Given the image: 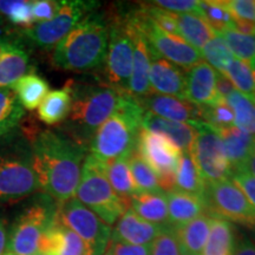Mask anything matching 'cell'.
I'll use <instances>...</instances> for the list:
<instances>
[{
  "label": "cell",
  "mask_w": 255,
  "mask_h": 255,
  "mask_svg": "<svg viewBox=\"0 0 255 255\" xmlns=\"http://www.w3.org/2000/svg\"><path fill=\"white\" fill-rule=\"evenodd\" d=\"M110 36L103 66L101 84L121 92H128L132 70L135 38L128 13L108 14Z\"/></svg>",
  "instance_id": "cell-8"
},
{
  "label": "cell",
  "mask_w": 255,
  "mask_h": 255,
  "mask_svg": "<svg viewBox=\"0 0 255 255\" xmlns=\"http://www.w3.org/2000/svg\"><path fill=\"white\" fill-rule=\"evenodd\" d=\"M175 189L203 197L205 181L201 177L191 151L181 152L178 157Z\"/></svg>",
  "instance_id": "cell-31"
},
{
  "label": "cell",
  "mask_w": 255,
  "mask_h": 255,
  "mask_svg": "<svg viewBox=\"0 0 255 255\" xmlns=\"http://www.w3.org/2000/svg\"><path fill=\"white\" fill-rule=\"evenodd\" d=\"M98 2L71 0L62 1L55 17L20 30V33L38 47H55L79 21L97 8Z\"/></svg>",
  "instance_id": "cell-11"
},
{
  "label": "cell",
  "mask_w": 255,
  "mask_h": 255,
  "mask_svg": "<svg viewBox=\"0 0 255 255\" xmlns=\"http://www.w3.org/2000/svg\"><path fill=\"white\" fill-rule=\"evenodd\" d=\"M143 115L144 109L136 98L127 94L122 108L111 115L95 132L88 154L104 164L115 159L129 158L136 150Z\"/></svg>",
  "instance_id": "cell-5"
},
{
  "label": "cell",
  "mask_w": 255,
  "mask_h": 255,
  "mask_svg": "<svg viewBox=\"0 0 255 255\" xmlns=\"http://www.w3.org/2000/svg\"><path fill=\"white\" fill-rule=\"evenodd\" d=\"M58 219L81 239L84 255H104L111 239V227L76 197L60 203Z\"/></svg>",
  "instance_id": "cell-9"
},
{
  "label": "cell",
  "mask_w": 255,
  "mask_h": 255,
  "mask_svg": "<svg viewBox=\"0 0 255 255\" xmlns=\"http://www.w3.org/2000/svg\"><path fill=\"white\" fill-rule=\"evenodd\" d=\"M216 77L218 71L205 60L188 70L186 100L200 107L215 103L219 100L216 95Z\"/></svg>",
  "instance_id": "cell-19"
},
{
  "label": "cell",
  "mask_w": 255,
  "mask_h": 255,
  "mask_svg": "<svg viewBox=\"0 0 255 255\" xmlns=\"http://www.w3.org/2000/svg\"><path fill=\"white\" fill-rule=\"evenodd\" d=\"M234 90V85L229 81L227 76L218 72V77H216V95H218V97L221 100H226Z\"/></svg>",
  "instance_id": "cell-48"
},
{
  "label": "cell",
  "mask_w": 255,
  "mask_h": 255,
  "mask_svg": "<svg viewBox=\"0 0 255 255\" xmlns=\"http://www.w3.org/2000/svg\"><path fill=\"white\" fill-rule=\"evenodd\" d=\"M0 20H1V17H0Z\"/></svg>",
  "instance_id": "cell-59"
},
{
  "label": "cell",
  "mask_w": 255,
  "mask_h": 255,
  "mask_svg": "<svg viewBox=\"0 0 255 255\" xmlns=\"http://www.w3.org/2000/svg\"><path fill=\"white\" fill-rule=\"evenodd\" d=\"M7 231L8 223L6 220V216L0 208V255H4L6 252V246H7Z\"/></svg>",
  "instance_id": "cell-50"
},
{
  "label": "cell",
  "mask_w": 255,
  "mask_h": 255,
  "mask_svg": "<svg viewBox=\"0 0 255 255\" xmlns=\"http://www.w3.org/2000/svg\"><path fill=\"white\" fill-rule=\"evenodd\" d=\"M75 197L110 227L129 208V202L121 199L111 187L105 175V164L90 154L83 163Z\"/></svg>",
  "instance_id": "cell-7"
},
{
  "label": "cell",
  "mask_w": 255,
  "mask_h": 255,
  "mask_svg": "<svg viewBox=\"0 0 255 255\" xmlns=\"http://www.w3.org/2000/svg\"><path fill=\"white\" fill-rule=\"evenodd\" d=\"M58 203L46 194H34L8 225L6 254L36 255L41 237L58 214Z\"/></svg>",
  "instance_id": "cell-6"
},
{
  "label": "cell",
  "mask_w": 255,
  "mask_h": 255,
  "mask_svg": "<svg viewBox=\"0 0 255 255\" xmlns=\"http://www.w3.org/2000/svg\"><path fill=\"white\" fill-rule=\"evenodd\" d=\"M110 36L108 14L91 12L53 47L51 63L57 69L88 72L101 69Z\"/></svg>",
  "instance_id": "cell-2"
},
{
  "label": "cell",
  "mask_w": 255,
  "mask_h": 255,
  "mask_svg": "<svg viewBox=\"0 0 255 255\" xmlns=\"http://www.w3.org/2000/svg\"><path fill=\"white\" fill-rule=\"evenodd\" d=\"M181 37L201 52L202 47L215 36L216 32L205 18L193 13L175 14Z\"/></svg>",
  "instance_id": "cell-30"
},
{
  "label": "cell",
  "mask_w": 255,
  "mask_h": 255,
  "mask_svg": "<svg viewBox=\"0 0 255 255\" xmlns=\"http://www.w3.org/2000/svg\"><path fill=\"white\" fill-rule=\"evenodd\" d=\"M136 100L145 111L161 119L182 123L202 122V107L187 100L152 92Z\"/></svg>",
  "instance_id": "cell-16"
},
{
  "label": "cell",
  "mask_w": 255,
  "mask_h": 255,
  "mask_svg": "<svg viewBox=\"0 0 255 255\" xmlns=\"http://www.w3.org/2000/svg\"><path fill=\"white\" fill-rule=\"evenodd\" d=\"M129 208L145 221L162 227H170L164 191H137L130 197Z\"/></svg>",
  "instance_id": "cell-24"
},
{
  "label": "cell",
  "mask_w": 255,
  "mask_h": 255,
  "mask_svg": "<svg viewBox=\"0 0 255 255\" xmlns=\"http://www.w3.org/2000/svg\"><path fill=\"white\" fill-rule=\"evenodd\" d=\"M203 200L212 218L234 222L255 231V208L231 178L206 183Z\"/></svg>",
  "instance_id": "cell-10"
},
{
  "label": "cell",
  "mask_w": 255,
  "mask_h": 255,
  "mask_svg": "<svg viewBox=\"0 0 255 255\" xmlns=\"http://www.w3.org/2000/svg\"><path fill=\"white\" fill-rule=\"evenodd\" d=\"M38 253L43 255H84V245L76 233L59 221L55 222L44 233Z\"/></svg>",
  "instance_id": "cell-20"
},
{
  "label": "cell",
  "mask_w": 255,
  "mask_h": 255,
  "mask_svg": "<svg viewBox=\"0 0 255 255\" xmlns=\"http://www.w3.org/2000/svg\"><path fill=\"white\" fill-rule=\"evenodd\" d=\"M9 89L17 96L21 107L28 111L38 109L41 102L50 92L49 83L33 72L25 75Z\"/></svg>",
  "instance_id": "cell-28"
},
{
  "label": "cell",
  "mask_w": 255,
  "mask_h": 255,
  "mask_svg": "<svg viewBox=\"0 0 255 255\" xmlns=\"http://www.w3.org/2000/svg\"><path fill=\"white\" fill-rule=\"evenodd\" d=\"M202 122L214 130L223 129L234 124V113L227 101L219 98L215 103L202 107Z\"/></svg>",
  "instance_id": "cell-41"
},
{
  "label": "cell",
  "mask_w": 255,
  "mask_h": 255,
  "mask_svg": "<svg viewBox=\"0 0 255 255\" xmlns=\"http://www.w3.org/2000/svg\"><path fill=\"white\" fill-rule=\"evenodd\" d=\"M219 34L226 41L233 56H237L238 59L251 62L255 57V37L242 34L233 28H227Z\"/></svg>",
  "instance_id": "cell-40"
},
{
  "label": "cell",
  "mask_w": 255,
  "mask_h": 255,
  "mask_svg": "<svg viewBox=\"0 0 255 255\" xmlns=\"http://www.w3.org/2000/svg\"><path fill=\"white\" fill-rule=\"evenodd\" d=\"M108 247L111 255H149L150 253V246H136L111 240Z\"/></svg>",
  "instance_id": "cell-47"
},
{
  "label": "cell",
  "mask_w": 255,
  "mask_h": 255,
  "mask_svg": "<svg viewBox=\"0 0 255 255\" xmlns=\"http://www.w3.org/2000/svg\"><path fill=\"white\" fill-rule=\"evenodd\" d=\"M201 14L216 33L233 28L234 19L226 7L223 0H206L199 2Z\"/></svg>",
  "instance_id": "cell-38"
},
{
  "label": "cell",
  "mask_w": 255,
  "mask_h": 255,
  "mask_svg": "<svg viewBox=\"0 0 255 255\" xmlns=\"http://www.w3.org/2000/svg\"><path fill=\"white\" fill-rule=\"evenodd\" d=\"M25 111L11 89H0V137L9 135L19 129Z\"/></svg>",
  "instance_id": "cell-32"
},
{
  "label": "cell",
  "mask_w": 255,
  "mask_h": 255,
  "mask_svg": "<svg viewBox=\"0 0 255 255\" xmlns=\"http://www.w3.org/2000/svg\"><path fill=\"white\" fill-rule=\"evenodd\" d=\"M201 55H202L203 59H207V62H209V65L213 69L218 70L220 73H225L228 66L235 59L226 41L219 33H216L202 47Z\"/></svg>",
  "instance_id": "cell-37"
},
{
  "label": "cell",
  "mask_w": 255,
  "mask_h": 255,
  "mask_svg": "<svg viewBox=\"0 0 255 255\" xmlns=\"http://www.w3.org/2000/svg\"><path fill=\"white\" fill-rule=\"evenodd\" d=\"M71 90V110L58 130L78 144L89 149L97 129L111 115L117 113L128 92H121L103 84H88L69 81Z\"/></svg>",
  "instance_id": "cell-3"
},
{
  "label": "cell",
  "mask_w": 255,
  "mask_h": 255,
  "mask_svg": "<svg viewBox=\"0 0 255 255\" xmlns=\"http://www.w3.org/2000/svg\"><path fill=\"white\" fill-rule=\"evenodd\" d=\"M149 255H181L174 228L164 227L150 245Z\"/></svg>",
  "instance_id": "cell-42"
},
{
  "label": "cell",
  "mask_w": 255,
  "mask_h": 255,
  "mask_svg": "<svg viewBox=\"0 0 255 255\" xmlns=\"http://www.w3.org/2000/svg\"><path fill=\"white\" fill-rule=\"evenodd\" d=\"M234 255H255V244L250 238H241L237 242Z\"/></svg>",
  "instance_id": "cell-49"
},
{
  "label": "cell",
  "mask_w": 255,
  "mask_h": 255,
  "mask_svg": "<svg viewBox=\"0 0 255 255\" xmlns=\"http://www.w3.org/2000/svg\"><path fill=\"white\" fill-rule=\"evenodd\" d=\"M212 219V216L203 214L194 219L193 221L181 226V227L174 228L178 245H180L181 254H202V251L209 237Z\"/></svg>",
  "instance_id": "cell-26"
},
{
  "label": "cell",
  "mask_w": 255,
  "mask_h": 255,
  "mask_svg": "<svg viewBox=\"0 0 255 255\" xmlns=\"http://www.w3.org/2000/svg\"><path fill=\"white\" fill-rule=\"evenodd\" d=\"M215 131L221 139L223 150L232 165L233 171L244 169L254 146V137L235 126L223 128Z\"/></svg>",
  "instance_id": "cell-23"
},
{
  "label": "cell",
  "mask_w": 255,
  "mask_h": 255,
  "mask_svg": "<svg viewBox=\"0 0 255 255\" xmlns=\"http://www.w3.org/2000/svg\"><path fill=\"white\" fill-rule=\"evenodd\" d=\"M32 163L41 193L63 203L75 197L88 149L60 130L31 135Z\"/></svg>",
  "instance_id": "cell-1"
},
{
  "label": "cell",
  "mask_w": 255,
  "mask_h": 255,
  "mask_svg": "<svg viewBox=\"0 0 255 255\" xmlns=\"http://www.w3.org/2000/svg\"><path fill=\"white\" fill-rule=\"evenodd\" d=\"M168 203V219L171 228H177L194 219L206 214L203 197L177 189L165 191Z\"/></svg>",
  "instance_id": "cell-22"
},
{
  "label": "cell",
  "mask_w": 255,
  "mask_h": 255,
  "mask_svg": "<svg viewBox=\"0 0 255 255\" xmlns=\"http://www.w3.org/2000/svg\"><path fill=\"white\" fill-rule=\"evenodd\" d=\"M235 228L226 220L213 218L208 240L201 255H234Z\"/></svg>",
  "instance_id": "cell-29"
},
{
  "label": "cell",
  "mask_w": 255,
  "mask_h": 255,
  "mask_svg": "<svg viewBox=\"0 0 255 255\" xmlns=\"http://www.w3.org/2000/svg\"><path fill=\"white\" fill-rule=\"evenodd\" d=\"M136 151L154 170L159 188L164 193L175 189L177 161L181 151L170 139L142 128L137 138Z\"/></svg>",
  "instance_id": "cell-12"
},
{
  "label": "cell",
  "mask_w": 255,
  "mask_h": 255,
  "mask_svg": "<svg viewBox=\"0 0 255 255\" xmlns=\"http://www.w3.org/2000/svg\"><path fill=\"white\" fill-rule=\"evenodd\" d=\"M181 255H187V254H181Z\"/></svg>",
  "instance_id": "cell-58"
},
{
  "label": "cell",
  "mask_w": 255,
  "mask_h": 255,
  "mask_svg": "<svg viewBox=\"0 0 255 255\" xmlns=\"http://www.w3.org/2000/svg\"><path fill=\"white\" fill-rule=\"evenodd\" d=\"M4 255H9V254H6V253H5V254H4Z\"/></svg>",
  "instance_id": "cell-57"
},
{
  "label": "cell",
  "mask_w": 255,
  "mask_h": 255,
  "mask_svg": "<svg viewBox=\"0 0 255 255\" xmlns=\"http://www.w3.org/2000/svg\"><path fill=\"white\" fill-rule=\"evenodd\" d=\"M104 255H111V253H110V250H109V247L107 248V251H105V253H104Z\"/></svg>",
  "instance_id": "cell-55"
},
{
  "label": "cell",
  "mask_w": 255,
  "mask_h": 255,
  "mask_svg": "<svg viewBox=\"0 0 255 255\" xmlns=\"http://www.w3.org/2000/svg\"><path fill=\"white\" fill-rule=\"evenodd\" d=\"M36 255H43V254H40V253H37Z\"/></svg>",
  "instance_id": "cell-56"
},
{
  "label": "cell",
  "mask_w": 255,
  "mask_h": 255,
  "mask_svg": "<svg viewBox=\"0 0 255 255\" xmlns=\"http://www.w3.org/2000/svg\"><path fill=\"white\" fill-rule=\"evenodd\" d=\"M71 90L69 83L62 89L50 91L38 108V117L46 126H58L66 121L71 110Z\"/></svg>",
  "instance_id": "cell-27"
},
{
  "label": "cell",
  "mask_w": 255,
  "mask_h": 255,
  "mask_svg": "<svg viewBox=\"0 0 255 255\" xmlns=\"http://www.w3.org/2000/svg\"><path fill=\"white\" fill-rule=\"evenodd\" d=\"M241 170H246L250 174L253 175V176H255V143H254L253 149H252L250 157L247 159L246 164H245L244 169H241Z\"/></svg>",
  "instance_id": "cell-52"
},
{
  "label": "cell",
  "mask_w": 255,
  "mask_h": 255,
  "mask_svg": "<svg viewBox=\"0 0 255 255\" xmlns=\"http://www.w3.org/2000/svg\"><path fill=\"white\" fill-rule=\"evenodd\" d=\"M233 19L255 23V0H223Z\"/></svg>",
  "instance_id": "cell-44"
},
{
  "label": "cell",
  "mask_w": 255,
  "mask_h": 255,
  "mask_svg": "<svg viewBox=\"0 0 255 255\" xmlns=\"http://www.w3.org/2000/svg\"><path fill=\"white\" fill-rule=\"evenodd\" d=\"M60 5H62V1H55V0L32 1V14H33L34 24L51 20L58 12Z\"/></svg>",
  "instance_id": "cell-45"
},
{
  "label": "cell",
  "mask_w": 255,
  "mask_h": 255,
  "mask_svg": "<svg viewBox=\"0 0 255 255\" xmlns=\"http://www.w3.org/2000/svg\"><path fill=\"white\" fill-rule=\"evenodd\" d=\"M5 40L6 39H2V38L0 37V59L2 58V56H4V52H5Z\"/></svg>",
  "instance_id": "cell-53"
},
{
  "label": "cell",
  "mask_w": 255,
  "mask_h": 255,
  "mask_svg": "<svg viewBox=\"0 0 255 255\" xmlns=\"http://www.w3.org/2000/svg\"><path fill=\"white\" fill-rule=\"evenodd\" d=\"M130 23L133 27V38H135V50H133L132 70L130 76L128 94L133 98H142L151 94L149 72H150V52L142 31L141 14L138 11L128 13Z\"/></svg>",
  "instance_id": "cell-15"
},
{
  "label": "cell",
  "mask_w": 255,
  "mask_h": 255,
  "mask_svg": "<svg viewBox=\"0 0 255 255\" xmlns=\"http://www.w3.org/2000/svg\"><path fill=\"white\" fill-rule=\"evenodd\" d=\"M142 128L167 137L181 152L191 151L196 138V129L193 124L161 119L145 110L142 119Z\"/></svg>",
  "instance_id": "cell-21"
},
{
  "label": "cell",
  "mask_w": 255,
  "mask_h": 255,
  "mask_svg": "<svg viewBox=\"0 0 255 255\" xmlns=\"http://www.w3.org/2000/svg\"><path fill=\"white\" fill-rule=\"evenodd\" d=\"M231 180L240 188L251 205L255 208V176L246 170L233 171Z\"/></svg>",
  "instance_id": "cell-46"
},
{
  "label": "cell",
  "mask_w": 255,
  "mask_h": 255,
  "mask_svg": "<svg viewBox=\"0 0 255 255\" xmlns=\"http://www.w3.org/2000/svg\"><path fill=\"white\" fill-rule=\"evenodd\" d=\"M163 228L162 226L145 221L128 208L117 220L114 231H111L110 240L136 246H150Z\"/></svg>",
  "instance_id": "cell-18"
},
{
  "label": "cell",
  "mask_w": 255,
  "mask_h": 255,
  "mask_svg": "<svg viewBox=\"0 0 255 255\" xmlns=\"http://www.w3.org/2000/svg\"><path fill=\"white\" fill-rule=\"evenodd\" d=\"M40 191L32 163L31 133L15 130L0 137V205Z\"/></svg>",
  "instance_id": "cell-4"
},
{
  "label": "cell",
  "mask_w": 255,
  "mask_h": 255,
  "mask_svg": "<svg viewBox=\"0 0 255 255\" xmlns=\"http://www.w3.org/2000/svg\"><path fill=\"white\" fill-rule=\"evenodd\" d=\"M234 88L255 103V79L250 63L241 59H234L225 73Z\"/></svg>",
  "instance_id": "cell-35"
},
{
  "label": "cell",
  "mask_w": 255,
  "mask_h": 255,
  "mask_svg": "<svg viewBox=\"0 0 255 255\" xmlns=\"http://www.w3.org/2000/svg\"><path fill=\"white\" fill-rule=\"evenodd\" d=\"M233 30L240 32L246 36L255 37V23L247 20H241V19H234V24H233Z\"/></svg>",
  "instance_id": "cell-51"
},
{
  "label": "cell",
  "mask_w": 255,
  "mask_h": 255,
  "mask_svg": "<svg viewBox=\"0 0 255 255\" xmlns=\"http://www.w3.org/2000/svg\"><path fill=\"white\" fill-rule=\"evenodd\" d=\"M234 113V124L255 138V103L250 98L234 90L226 98Z\"/></svg>",
  "instance_id": "cell-34"
},
{
  "label": "cell",
  "mask_w": 255,
  "mask_h": 255,
  "mask_svg": "<svg viewBox=\"0 0 255 255\" xmlns=\"http://www.w3.org/2000/svg\"><path fill=\"white\" fill-rule=\"evenodd\" d=\"M0 17H5L9 24L21 27V30L30 27L34 25L32 1H0Z\"/></svg>",
  "instance_id": "cell-39"
},
{
  "label": "cell",
  "mask_w": 255,
  "mask_h": 255,
  "mask_svg": "<svg viewBox=\"0 0 255 255\" xmlns=\"http://www.w3.org/2000/svg\"><path fill=\"white\" fill-rule=\"evenodd\" d=\"M128 163L137 191H163L159 188L157 176L154 170L136 150L129 156Z\"/></svg>",
  "instance_id": "cell-36"
},
{
  "label": "cell",
  "mask_w": 255,
  "mask_h": 255,
  "mask_svg": "<svg viewBox=\"0 0 255 255\" xmlns=\"http://www.w3.org/2000/svg\"><path fill=\"white\" fill-rule=\"evenodd\" d=\"M190 124L196 129V138L191 154L205 184L231 178L233 169L218 132L205 122Z\"/></svg>",
  "instance_id": "cell-13"
},
{
  "label": "cell",
  "mask_w": 255,
  "mask_h": 255,
  "mask_svg": "<svg viewBox=\"0 0 255 255\" xmlns=\"http://www.w3.org/2000/svg\"><path fill=\"white\" fill-rule=\"evenodd\" d=\"M139 14L142 31L148 46L158 56L184 70H190L196 64L202 62L203 57L199 50L187 43L182 37L170 34L159 28L148 17L142 6L139 8Z\"/></svg>",
  "instance_id": "cell-14"
},
{
  "label": "cell",
  "mask_w": 255,
  "mask_h": 255,
  "mask_svg": "<svg viewBox=\"0 0 255 255\" xmlns=\"http://www.w3.org/2000/svg\"><path fill=\"white\" fill-rule=\"evenodd\" d=\"M199 2L195 0H157L152 1L151 5L175 14L193 13L202 17Z\"/></svg>",
  "instance_id": "cell-43"
},
{
  "label": "cell",
  "mask_w": 255,
  "mask_h": 255,
  "mask_svg": "<svg viewBox=\"0 0 255 255\" xmlns=\"http://www.w3.org/2000/svg\"><path fill=\"white\" fill-rule=\"evenodd\" d=\"M105 175L115 190L122 200L129 202L130 197L137 193L135 182L130 173L128 158H120L105 163Z\"/></svg>",
  "instance_id": "cell-33"
},
{
  "label": "cell",
  "mask_w": 255,
  "mask_h": 255,
  "mask_svg": "<svg viewBox=\"0 0 255 255\" xmlns=\"http://www.w3.org/2000/svg\"><path fill=\"white\" fill-rule=\"evenodd\" d=\"M250 63H251V64H250L251 68H252V70H253V73H254V79H255V57H254L253 59L251 60ZM254 96H255V95H254Z\"/></svg>",
  "instance_id": "cell-54"
},
{
  "label": "cell",
  "mask_w": 255,
  "mask_h": 255,
  "mask_svg": "<svg viewBox=\"0 0 255 255\" xmlns=\"http://www.w3.org/2000/svg\"><path fill=\"white\" fill-rule=\"evenodd\" d=\"M30 73V57L19 43L5 40V52L0 59V89L11 88Z\"/></svg>",
  "instance_id": "cell-25"
},
{
  "label": "cell",
  "mask_w": 255,
  "mask_h": 255,
  "mask_svg": "<svg viewBox=\"0 0 255 255\" xmlns=\"http://www.w3.org/2000/svg\"><path fill=\"white\" fill-rule=\"evenodd\" d=\"M150 52V88L158 95L173 96L186 100L187 73L175 64L162 58L149 47Z\"/></svg>",
  "instance_id": "cell-17"
}]
</instances>
